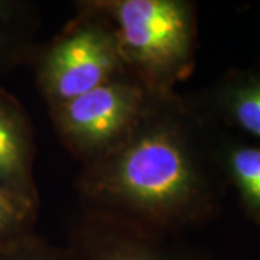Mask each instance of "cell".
<instances>
[{
	"label": "cell",
	"instance_id": "obj_5",
	"mask_svg": "<svg viewBox=\"0 0 260 260\" xmlns=\"http://www.w3.org/2000/svg\"><path fill=\"white\" fill-rule=\"evenodd\" d=\"M67 253L71 260H211L200 251L129 225L84 214Z\"/></svg>",
	"mask_w": 260,
	"mask_h": 260
},
{
	"label": "cell",
	"instance_id": "obj_9",
	"mask_svg": "<svg viewBox=\"0 0 260 260\" xmlns=\"http://www.w3.org/2000/svg\"><path fill=\"white\" fill-rule=\"evenodd\" d=\"M34 16L30 6L0 0V74L30 58Z\"/></svg>",
	"mask_w": 260,
	"mask_h": 260
},
{
	"label": "cell",
	"instance_id": "obj_3",
	"mask_svg": "<svg viewBox=\"0 0 260 260\" xmlns=\"http://www.w3.org/2000/svg\"><path fill=\"white\" fill-rule=\"evenodd\" d=\"M48 45L32 52L39 93L49 109L129 77L112 25L90 2Z\"/></svg>",
	"mask_w": 260,
	"mask_h": 260
},
{
	"label": "cell",
	"instance_id": "obj_11",
	"mask_svg": "<svg viewBox=\"0 0 260 260\" xmlns=\"http://www.w3.org/2000/svg\"><path fill=\"white\" fill-rule=\"evenodd\" d=\"M0 260H71L67 250L49 246L35 234L20 240L5 250H0Z\"/></svg>",
	"mask_w": 260,
	"mask_h": 260
},
{
	"label": "cell",
	"instance_id": "obj_4",
	"mask_svg": "<svg viewBox=\"0 0 260 260\" xmlns=\"http://www.w3.org/2000/svg\"><path fill=\"white\" fill-rule=\"evenodd\" d=\"M152 94L132 77L103 84L49 109L64 145L84 165L100 159L130 135Z\"/></svg>",
	"mask_w": 260,
	"mask_h": 260
},
{
	"label": "cell",
	"instance_id": "obj_10",
	"mask_svg": "<svg viewBox=\"0 0 260 260\" xmlns=\"http://www.w3.org/2000/svg\"><path fill=\"white\" fill-rule=\"evenodd\" d=\"M35 220L29 218L0 192V250L34 234Z\"/></svg>",
	"mask_w": 260,
	"mask_h": 260
},
{
	"label": "cell",
	"instance_id": "obj_8",
	"mask_svg": "<svg viewBox=\"0 0 260 260\" xmlns=\"http://www.w3.org/2000/svg\"><path fill=\"white\" fill-rule=\"evenodd\" d=\"M217 156L224 179L236 189L244 214L260 225V145L242 136H225L220 127Z\"/></svg>",
	"mask_w": 260,
	"mask_h": 260
},
{
	"label": "cell",
	"instance_id": "obj_6",
	"mask_svg": "<svg viewBox=\"0 0 260 260\" xmlns=\"http://www.w3.org/2000/svg\"><path fill=\"white\" fill-rule=\"evenodd\" d=\"M35 139L28 113L0 88V192L37 221L39 195L34 174Z\"/></svg>",
	"mask_w": 260,
	"mask_h": 260
},
{
	"label": "cell",
	"instance_id": "obj_2",
	"mask_svg": "<svg viewBox=\"0 0 260 260\" xmlns=\"http://www.w3.org/2000/svg\"><path fill=\"white\" fill-rule=\"evenodd\" d=\"M110 22L129 77L153 95L177 93L191 75L198 20L188 0H90Z\"/></svg>",
	"mask_w": 260,
	"mask_h": 260
},
{
	"label": "cell",
	"instance_id": "obj_7",
	"mask_svg": "<svg viewBox=\"0 0 260 260\" xmlns=\"http://www.w3.org/2000/svg\"><path fill=\"white\" fill-rule=\"evenodd\" d=\"M194 102L215 126L260 145V70H229Z\"/></svg>",
	"mask_w": 260,
	"mask_h": 260
},
{
	"label": "cell",
	"instance_id": "obj_1",
	"mask_svg": "<svg viewBox=\"0 0 260 260\" xmlns=\"http://www.w3.org/2000/svg\"><path fill=\"white\" fill-rule=\"evenodd\" d=\"M218 133L194 99L152 94L129 136L84 165L78 191L85 214L165 237L207 223L229 188Z\"/></svg>",
	"mask_w": 260,
	"mask_h": 260
}]
</instances>
